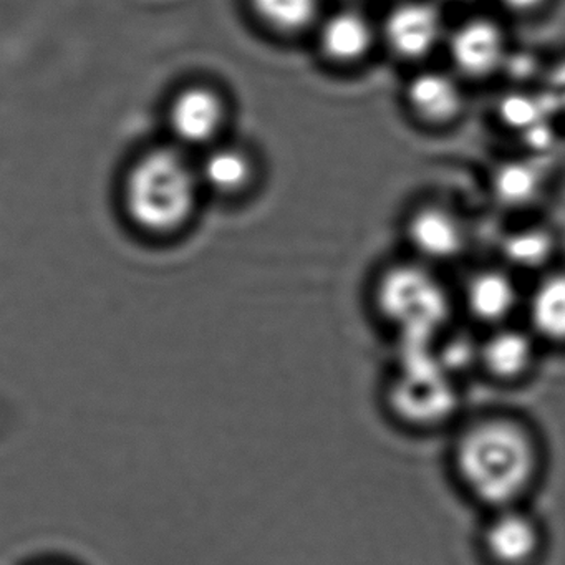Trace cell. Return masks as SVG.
I'll use <instances>...</instances> for the list:
<instances>
[{"label": "cell", "instance_id": "44dd1931", "mask_svg": "<svg viewBox=\"0 0 565 565\" xmlns=\"http://www.w3.org/2000/svg\"><path fill=\"white\" fill-rule=\"evenodd\" d=\"M498 2L509 14L525 18L541 11L547 0H498Z\"/></svg>", "mask_w": 565, "mask_h": 565}, {"label": "cell", "instance_id": "52a82bcc", "mask_svg": "<svg viewBox=\"0 0 565 565\" xmlns=\"http://www.w3.org/2000/svg\"><path fill=\"white\" fill-rule=\"evenodd\" d=\"M449 61L459 78L484 81L499 74L508 57L504 31L488 18H472L449 32Z\"/></svg>", "mask_w": 565, "mask_h": 565}, {"label": "cell", "instance_id": "d6986e66", "mask_svg": "<svg viewBox=\"0 0 565 565\" xmlns=\"http://www.w3.org/2000/svg\"><path fill=\"white\" fill-rule=\"evenodd\" d=\"M505 260L518 269H541L554 256L555 241L544 227L514 231L501 246Z\"/></svg>", "mask_w": 565, "mask_h": 565}, {"label": "cell", "instance_id": "9a60e30c", "mask_svg": "<svg viewBox=\"0 0 565 565\" xmlns=\"http://www.w3.org/2000/svg\"><path fill=\"white\" fill-rule=\"evenodd\" d=\"M529 332L537 342L565 345V270L544 274L525 302Z\"/></svg>", "mask_w": 565, "mask_h": 565}, {"label": "cell", "instance_id": "3957f363", "mask_svg": "<svg viewBox=\"0 0 565 565\" xmlns=\"http://www.w3.org/2000/svg\"><path fill=\"white\" fill-rule=\"evenodd\" d=\"M376 309L399 330L405 347H426L429 337L445 326L448 297L433 274L418 266L386 269L375 287Z\"/></svg>", "mask_w": 565, "mask_h": 565}, {"label": "cell", "instance_id": "e0dca14e", "mask_svg": "<svg viewBox=\"0 0 565 565\" xmlns=\"http://www.w3.org/2000/svg\"><path fill=\"white\" fill-rule=\"evenodd\" d=\"M249 4L257 21L274 34H303L320 21L319 0H249Z\"/></svg>", "mask_w": 565, "mask_h": 565}, {"label": "cell", "instance_id": "6da1fadb", "mask_svg": "<svg viewBox=\"0 0 565 565\" xmlns=\"http://www.w3.org/2000/svg\"><path fill=\"white\" fill-rule=\"evenodd\" d=\"M537 436L522 419L488 415L456 438L452 468L466 492L486 508L521 504L541 475Z\"/></svg>", "mask_w": 565, "mask_h": 565}, {"label": "cell", "instance_id": "ffe728a7", "mask_svg": "<svg viewBox=\"0 0 565 565\" xmlns=\"http://www.w3.org/2000/svg\"><path fill=\"white\" fill-rule=\"evenodd\" d=\"M541 90L551 102L555 115L565 117V57L557 58L544 68Z\"/></svg>", "mask_w": 565, "mask_h": 565}, {"label": "cell", "instance_id": "ac0fdd59", "mask_svg": "<svg viewBox=\"0 0 565 565\" xmlns=\"http://www.w3.org/2000/svg\"><path fill=\"white\" fill-rule=\"evenodd\" d=\"M498 115L505 128L518 131L522 137L557 117L542 90L511 92L499 102Z\"/></svg>", "mask_w": 565, "mask_h": 565}, {"label": "cell", "instance_id": "4fadbf2b", "mask_svg": "<svg viewBox=\"0 0 565 565\" xmlns=\"http://www.w3.org/2000/svg\"><path fill=\"white\" fill-rule=\"evenodd\" d=\"M535 345L537 340L529 330L504 323L489 330V335L478 343L476 362L492 379L515 382L534 365Z\"/></svg>", "mask_w": 565, "mask_h": 565}, {"label": "cell", "instance_id": "5bb4252c", "mask_svg": "<svg viewBox=\"0 0 565 565\" xmlns=\"http://www.w3.org/2000/svg\"><path fill=\"white\" fill-rule=\"evenodd\" d=\"M462 297L469 316L489 329L508 323L519 307V290L511 274L494 267L472 274Z\"/></svg>", "mask_w": 565, "mask_h": 565}, {"label": "cell", "instance_id": "30bf717a", "mask_svg": "<svg viewBox=\"0 0 565 565\" xmlns=\"http://www.w3.org/2000/svg\"><path fill=\"white\" fill-rule=\"evenodd\" d=\"M405 104L419 124L445 128L459 120L466 97L459 77L451 72L422 71L405 87Z\"/></svg>", "mask_w": 565, "mask_h": 565}, {"label": "cell", "instance_id": "8992f818", "mask_svg": "<svg viewBox=\"0 0 565 565\" xmlns=\"http://www.w3.org/2000/svg\"><path fill=\"white\" fill-rule=\"evenodd\" d=\"M445 35L441 12L426 0H406L395 6L382 29L383 42L390 54L409 64L433 55Z\"/></svg>", "mask_w": 565, "mask_h": 565}, {"label": "cell", "instance_id": "277c9868", "mask_svg": "<svg viewBox=\"0 0 565 565\" xmlns=\"http://www.w3.org/2000/svg\"><path fill=\"white\" fill-rule=\"evenodd\" d=\"M405 349L408 355L390 386V405L409 425L429 426L443 422L455 406L448 370L436 362L435 356H429L425 347Z\"/></svg>", "mask_w": 565, "mask_h": 565}, {"label": "cell", "instance_id": "7402d4cb", "mask_svg": "<svg viewBox=\"0 0 565 565\" xmlns=\"http://www.w3.org/2000/svg\"><path fill=\"white\" fill-rule=\"evenodd\" d=\"M451 2H471V0H451Z\"/></svg>", "mask_w": 565, "mask_h": 565}, {"label": "cell", "instance_id": "8fae6325", "mask_svg": "<svg viewBox=\"0 0 565 565\" xmlns=\"http://www.w3.org/2000/svg\"><path fill=\"white\" fill-rule=\"evenodd\" d=\"M317 49L335 67L362 64L375 47L376 32L362 12L339 11L317 24Z\"/></svg>", "mask_w": 565, "mask_h": 565}, {"label": "cell", "instance_id": "2e32d148", "mask_svg": "<svg viewBox=\"0 0 565 565\" xmlns=\"http://www.w3.org/2000/svg\"><path fill=\"white\" fill-rule=\"evenodd\" d=\"M544 173L535 161L511 160L498 164L491 177L492 196L501 206L519 210L537 201Z\"/></svg>", "mask_w": 565, "mask_h": 565}, {"label": "cell", "instance_id": "ba28073f", "mask_svg": "<svg viewBox=\"0 0 565 565\" xmlns=\"http://www.w3.org/2000/svg\"><path fill=\"white\" fill-rule=\"evenodd\" d=\"M481 545L494 565H532L541 554V525L521 505L494 509L482 527Z\"/></svg>", "mask_w": 565, "mask_h": 565}, {"label": "cell", "instance_id": "5b68a950", "mask_svg": "<svg viewBox=\"0 0 565 565\" xmlns=\"http://www.w3.org/2000/svg\"><path fill=\"white\" fill-rule=\"evenodd\" d=\"M226 124V100L210 85H186L168 104L167 127L170 131V143L188 153H200L224 140Z\"/></svg>", "mask_w": 565, "mask_h": 565}, {"label": "cell", "instance_id": "9c48e42d", "mask_svg": "<svg viewBox=\"0 0 565 565\" xmlns=\"http://www.w3.org/2000/svg\"><path fill=\"white\" fill-rule=\"evenodd\" d=\"M406 241L422 259L448 263L458 259L468 247L465 221L446 206L425 204L409 214Z\"/></svg>", "mask_w": 565, "mask_h": 565}, {"label": "cell", "instance_id": "603a6c76", "mask_svg": "<svg viewBox=\"0 0 565 565\" xmlns=\"http://www.w3.org/2000/svg\"><path fill=\"white\" fill-rule=\"evenodd\" d=\"M45 565H61V564H45Z\"/></svg>", "mask_w": 565, "mask_h": 565}, {"label": "cell", "instance_id": "7c38bea8", "mask_svg": "<svg viewBox=\"0 0 565 565\" xmlns=\"http://www.w3.org/2000/svg\"><path fill=\"white\" fill-rule=\"evenodd\" d=\"M194 163L201 190L214 196L233 198L244 193L256 174L253 154L226 140L194 154Z\"/></svg>", "mask_w": 565, "mask_h": 565}, {"label": "cell", "instance_id": "7a4b0ae2", "mask_svg": "<svg viewBox=\"0 0 565 565\" xmlns=\"http://www.w3.org/2000/svg\"><path fill=\"white\" fill-rule=\"evenodd\" d=\"M203 194L194 154L164 143L131 161L121 183V206L141 233L170 236L193 220Z\"/></svg>", "mask_w": 565, "mask_h": 565}]
</instances>
